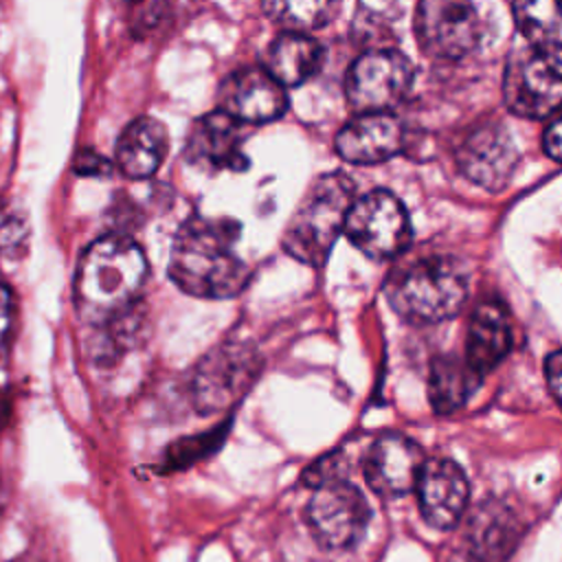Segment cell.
<instances>
[{"instance_id": "cell-21", "label": "cell", "mask_w": 562, "mask_h": 562, "mask_svg": "<svg viewBox=\"0 0 562 562\" xmlns=\"http://www.w3.org/2000/svg\"><path fill=\"white\" fill-rule=\"evenodd\" d=\"M323 55V46L314 37L285 31L270 44L266 68L285 88H294L318 72Z\"/></svg>"}, {"instance_id": "cell-19", "label": "cell", "mask_w": 562, "mask_h": 562, "mask_svg": "<svg viewBox=\"0 0 562 562\" xmlns=\"http://www.w3.org/2000/svg\"><path fill=\"white\" fill-rule=\"evenodd\" d=\"M167 130L158 119L138 116L121 132L114 165L116 169L134 180H143L156 173L167 154Z\"/></svg>"}, {"instance_id": "cell-6", "label": "cell", "mask_w": 562, "mask_h": 562, "mask_svg": "<svg viewBox=\"0 0 562 562\" xmlns=\"http://www.w3.org/2000/svg\"><path fill=\"white\" fill-rule=\"evenodd\" d=\"M261 358L257 349L244 342H224L209 351L191 382L193 404L200 413H224L231 408L257 380Z\"/></svg>"}, {"instance_id": "cell-17", "label": "cell", "mask_w": 562, "mask_h": 562, "mask_svg": "<svg viewBox=\"0 0 562 562\" xmlns=\"http://www.w3.org/2000/svg\"><path fill=\"white\" fill-rule=\"evenodd\" d=\"M520 531L522 527L507 505L487 501L472 512L465 529V553L472 562H505L520 540Z\"/></svg>"}, {"instance_id": "cell-2", "label": "cell", "mask_w": 562, "mask_h": 562, "mask_svg": "<svg viewBox=\"0 0 562 562\" xmlns=\"http://www.w3.org/2000/svg\"><path fill=\"white\" fill-rule=\"evenodd\" d=\"M147 279L140 246L123 235L92 241L77 266L75 301L83 321L105 325L123 316L138 299Z\"/></svg>"}, {"instance_id": "cell-12", "label": "cell", "mask_w": 562, "mask_h": 562, "mask_svg": "<svg viewBox=\"0 0 562 562\" xmlns=\"http://www.w3.org/2000/svg\"><path fill=\"white\" fill-rule=\"evenodd\" d=\"M424 463L417 441L400 432H384L364 454V479L380 496H402L415 490Z\"/></svg>"}, {"instance_id": "cell-11", "label": "cell", "mask_w": 562, "mask_h": 562, "mask_svg": "<svg viewBox=\"0 0 562 562\" xmlns=\"http://www.w3.org/2000/svg\"><path fill=\"white\" fill-rule=\"evenodd\" d=\"M518 160L520 154L512 134L498 123H487L474 130L457 149L459 171L487 191H503L509 184Z\"/></svg>"}, {"instance_id": "cell-14", "label": "cell", "mask_w": 562, "mask_h": 562, "mask_svg": "<svg viewBox=\"0 0 562 562\" xmlns=\"http://www.w3.org/2000/svg\"><path fill=\"white\" fill-rule=\"evenodd\" d=\"M417 498L424 520L435 529H452L470 498V483L461 465L452 459H428L417 479Z\"/></svg>"}, {"instance_id": "cell-3", "label": "cell", "mask_w": 562, "mask_h": 562, "mask_svg": "<svg viewBox=\"0 0 562 562\" xmlns=\"http://www.w3.org/2000/svg\"><path fill=\"white\" fill-rule=\"evenodd\" d=\"M384 292L404 321L430 325L461 310L468 299V274L457 259L428 255L395 270Z\"/></svg>"}, {"instance_id": "cell-13", "label": "cell", "mask_w": 562, "mask_h": 562, "mask_svg": "<svg viewBox=\"0 0 562 562\" xmlns=\"http://www.w3.org/2000/svg\"><path fill=\"white\" fill-rule=\"evenodd\" d=\"M220 110L239 123H270L288 110V92L268 68H241L220 86Z\"/></svg>"}, {"instance_id": "cell-4", "label": "cell", "mask_w": 562, "mask_h": 562, "mask_svg": "<svg viewBox=\"0 0 562 562\" xmlns=\"http://www.w3.org/2000/svg\"><path fill=\"white\" fill-rule=\"evenodd\" d=\"M353 200V182L345 173L318 176L285 226V252L307 266H323L338 235L345 231Z\"/></svg>"}, {"instance_id": "cell-22", "label": "cell", "mask_w": 562, "mask_h": 562, "mask_svg": "<svg viewBox=\"0 0 562 562\" xmlns=\"http://www.w3.org/2000/svg\"><path fill=\"white\" fill-rule=\"evenodd\" d=\"M266 15L285 31L307 33L327 22L334 0H261Z\"/></svg>"}, {"instance_id": "cell-29", "label": "cell", "mask_w": 562, "mask_h": 562, "mask_svg": "<svg viewBox=\"0 0 562 562\" xmlns=\"http://www.w3.org/2000/svg\"><path fill=\"white\" fill-rule=\"evenodd\" d=\"M20 562H29V560H20Z\"/></svg>"}, {"instance_id": "cell-9", "label": "cell", "mask_w": 562, "mask_h": 562, "mask_svg": "<svg viewBox=\"0 0 562 562\" xmlns=\"http://www.w3.org/2000/svg\"><path fill=\"white\" fill-rule=\"evenodd\" d=\"M413 31L419 48L432 59H459L481 37L472 0H419Z\"/></svg>"}, {"instance_id": "cell-28", "label": "cell", "mask_w": 562, "mask_h": 562, "mask_svg": "<svg viewBox=\"0 0 562 562\" xmlns=\"http://www.w3.org/2000/svg\"><path fill=\"white\" fill-rule=\"evenodd\" d=\"M542 145H544V151H547L553 160L562 162V116L555 119V121L547 127V132H544V136H542Z\"/></svg>"}, {"instance_id": "cell-18", "label": "cell", "mask_w": 562, "mask_h": 562, "mask_svg": "<svg viewBox=\"0 0 562 562\" xmlns=\"http://www.w3.org/2000/svg\"><path fill=\"white\" fill-rule=\"evenodd\" d=\"M512 349V325L505 307L496 301L479 303L465 334V360L481 375L492 371Z\"/></svg>"}, {"instance_id": "cell-20", "label": "cell", "mask_w": 562, "mask_h": 562, "mask_svg": "<svg viewBox=\"0 0 562 562\" xmlns=\"http://www.w3.org/2000/svg\"><path fill=\"white\" fill-rule=\"evenodd\" d=\"M483 375L470 362L457 356H439L428 373V400L439 415L459 411L481 386Z\"/></svg>"}, {"instance_id": "cell-10", "label": "cell", "mask_w": 562, "mask_h": 562, "mask_svg": "<svg viewBox=\"0 0 562 562\" xmlns=\"http://www.w3.org/2000/svg\"><path fill=\"white\" fill-rule=\"evenodd\" d=\"M413 83V64L397 50H369L347 72L349 105L360 112H386L397 105Z\"/></svg>"}, {"instance_id": "cell-7", "label": "cell", "mask_w": 562, "mask_h": 562, "mask_svg": "<svg viewBox=\"0 0 562 562\" xmlns=\"http://www.w3.org/2000/svg\"><path fill=\"white\" fill-rule=\"evenodd\" d=\"M342 233L371 259H391L402 255L413 235L404 204L384 189L369 191L353 200Z\"/></svg>"}, {"instance_id": "cell-5", "label": "cell", "mask_w": 562, "mask_h": 562, "mask_svg": "<svg viewBox=\"0 0 562 562\" xmlns=\"http://www.w3.org/2000/svg\"><path fill=\"white\" fill-rule=\"evenodd\" d=\"M505 105L522 119H544L562 108V42H527L503 77Z\"/></svg>"}, {"instance_id": "cell-24", "label": "cell", "mask_w": 562, "mask_h": 562, "mask_svg": "<svg viewBox=\"0 0 562 562\" xmlns=\"http://www.w3.org/2000/svg\"><path fill=\"white\" fill-rule=\"evenodd\" d=\"M29 224L20 209L9 200H0V263L20 259L26 250Z\"/></svg>"}, {"instance_id": "cell-23", "label": "cell", "mask_w": 562, "mask_h": 562, "mask_svg": "<svg viewBox=\"0 0 562 562\" xmlns=\"http://www.w3.org/2000/svg\"><path fill=\"white\" fill-rule=\"evenodd\" d=\"M514 20L527 42H551L562 26L558 0H514Z\"/></svg>"}, {"instance_id": "cell-1", "label": "cell", "mask_w": 562, "mask_h": 562, "mask_svg": "<svg viewBox=\"0 0 562 562\" xmlns=\"http://www.w3.org/2000/svg\"><path fill=\"white\" fill-rule=\"evenodd\" d=\"M239 224L233 220L193 217L178 231L169 277L198 299H231L248 283V268L235 255Z\"/></svg>"}, {"instance_id": "cell-16", "label": "cell", "mask_w": 562, "mask_h": 562, "mask_svg": "<svg viewBox=\"0 0 562 562\" xmlns=\"http://www.w3.org/2000/svg\"><path fill=\"white\" fill-rule=\"evenodd\" d=\"M184 156L189 162L211 171L244 169L248 160L241 147L239 121L222 110L200 116L189 134Z\"/></svg>"}, {"instance_id": "cell-27", "label": "cell", "mask_w": 562, "mask_h": 562, "mask_svg": "<svg viewBox=\"0 0 562 562\" xmlns=\"http://www.w3.org/2000/svg\"><path fill=\"white\" fill-rule=\"evenodd\" d=\"M110 169H112V165L103 156H99L94 151L77 154L75 171L81 173V176H105Z\"/></svg>"}, {"instance_id": "cell-26", "label": "cell", "mask_w": 562, "mask_h": 562, "mask_svg": "<svg viewBox=\"0 0 562 562\" xmlns=\"http://www.w3.org/2000/svg\"><path fill=\"white\" fill-rule=\"evenodd\" d=\"M544 375H547V384H549L555 402L562 406V349L547 356Z\"/></svg>"}, {"instance_id": "cell-25", "label": "cell", "mask_w": 562, "mask_h": 562, "mask_svg": "<svg viewBox=\"0 0 562 562\" xmlns=\"http://www.w3.org/2000/svg\"><path fill=\"white\" fill-rule=\"evenodd\" d=\"M15 325V299L11 290L0 283V356L7 351Z\"/></svg>"}, {"instance_id": "cell-15", "label": "cell", "mask_w": 562, "mask_h": 562, "mask_svg": "<svg viewBox=\"0 0 562 562\" xmlns=\"http://www.w3.org/2000/svg\"><path fill=\"white\" fill-rule=\"evenodd\" d=\"M404 147L402 123L389 112H360L336 136V151L353 165L389 160Z\"/></svg>"}, {"instance_id": "cell-30", "label": "cell", "mask_w": 562, "mask_h": 562, "mask_svg": "<svg viewBox=\"0 0 562 562\" xmlns=\"http://www.w3.org/2000/svg\"><path fill=\"white\" fill-rule=\"evenodd\" d=\"M558 2H560V7H562V0H558Z\"/></svg>"}, {"instance_id": "cell-8", "label": "cell", "mask_w": 562, "mask_h": 562, "mask_svg": "<svg viewBox=\"0 0 562 562\" xmlns=\"http://www.w3.org/2000/svg\"><path fill=\"white\" fill-rule=\"evenodd\" d=\"M305 516L307 527L321 547L347 551L364 536L371 509L364 494L353 483L336 479L314 487Z\"/></svg>"}]
</instances>
